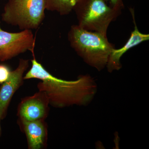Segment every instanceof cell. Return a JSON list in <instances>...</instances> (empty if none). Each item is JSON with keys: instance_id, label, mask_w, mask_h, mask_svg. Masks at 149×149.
Listing matches in <instances>:
<instances>
[{"instance_id": "9c48e42d", "label": "cell", "mask_w": 149, "mask_h": 149, "mask_svg": "<svg viewBox=\"0 0 149 149\" xmlns=\"http://www.w3.org/2000/svg\"><path fill=\"white\" fill-rule=\"evenodd\" d=\"M130 11L135 25L134 29L131 32L130 37L125 45L120 49H117L115 48L110 54L106 67L109 72H110L114 70H119L121 68L122 65L120 62V59L126 52L131 48L149 40V34L141 33L137 27L135 20L134 10L130 8Z\"/></svg>"}, {"instance_id": "7c38bea8", "label": "cell", "mask_w": 149, "mask_h": 149, "mask_svg": "<svg viewBox=\"0 0 149 149\" xmlns=\"http://www.w3.org/2000/svg\"><path fill=\"white\" fill-rule=\"evenodd\" d=\"M106 1H109V6L118 12L121 13V11L124 8L123 0H105Z\"/></svg>"}, {"instance_id": "277c9868", "label": "cell", "mask_w": 149, "mask_h": 149, "mask_svg": "<svg viewBox=\"0 0 149 149\" xmlns=\"http://www.w3.org/2000/svg\"><path fill=\"white\" fill-rule=\"evenodd\" d=\"M45 0H9L2 19L21 30L36 29L45 17Z\"/></svg>"}, {"instance_id": "5b68a950", "label": "cell", "mask_w": 149, "mask_h": 149, "mask_svg": "<svg viewBox=\"0 0 149 149\" xmlns=\"http://www.w3.org/2000/svg\"><path fill=\"white\" fill-rule=\"evenodd\" d=\"M35 42L31 30L9 32L2 29L0 22V61L9 60L27 51L33 53Z\"/></svg>"}, {"instance_id": "3957f363", "label": "cell", "mask_w": 149, "mask_h": 149, "mask_svg": "<svg viewBox=\"0 0 149 149\" xmlns=\"http://www.w3.org/2000/svg\"><path fill=\"white\" fill-rule=\"evenodd\" d=\"M73 10L79 27L106 36L109 24L120 14L105 0H80Z\"/></svg>"}, {"instance_id": "8fae6325", "label": "cell", "mask_w": 149, "mask_h": 149, "mask_svg": "<svg viewBox=\"0 0 149 149\" xmlns=\"http://www.w3.org/2000/svg\"><path fill=\"white\" fill-rule=\"evenodd\" d=\"M11 70L5 64H0V84L4 83L8 79Z\"/></svg>"}, {"instance_id": "ba28073f", "label": "cell", "mask_w": 149, "mask_h": 149, "mask_svg": "<svg viewBox=\"0 0 149 149\" xmlns=\"http://www.w3.org/2000/svg\"><path fill=\"white\" fill-rule=\"evenodd\" d=\"M17 123L21 131L26 135L28 149L46 148L48 125L45 120L26 121L17 120Z\"/></svg>"}, {"instance_id": "52a82bcc", "label": "cell", "mask_w": 149, "mask_h": 149, "mask_svg": "<svg viewBox=\"0 0 149 149\" xmlns=\"http://www.w3.org/2000/svg\"><path fill=\"white\" fill-rule=\"evenodd\" d=\"M29 66L28 60L20 59L17 67L11 71L8 79L1 84L0 87V116L2 120L6 116L13 95L23 84L24 72Z\"/></svg>"}, {"instance_id": "4fadbf2b", "label": "cell", "mask_w": 149, "mask_h": 149, "mask_svg": "<svg viewBox=\"0 0 149 149\" xmlns=\"http://www.w3.org/2000/svg\"><path fill=\"white\" fill-rule=\"evenodd\" d=\"M1 116H0V137H1Z\"/></svg>"}, {"instance_id": "30bf717a", "label": "cell", "mask_w": 149, "mask_h": 149, "mask_svg": "<svg viewBox=\"0 0 149 149\" xmlns=\"http://www.w3.org/2000/svg\"><path fill=\"white\" fill-rule=\"evenodd\" d=\"M80 0H45L46 9L56 11L61 15L69 14Z\"/></svg>"}, {"instance_id": "8992f818", "label": "cell", "mask_w": 149, "mask_h": 149, "mask_svg": "<svg viewBox=\"0 0 149 149\" xmlns=\"http://www.w3.org/2000/svg\"><path fill=\"white\" fill-rule=\"evenodd\" d=\"M49 99L44 91H39L21 100L17 107L18 120L35 121L45 120L49 114Z\"/></svg>"}, {"instance_id": "7a4b0ae2", "label": "cell", "mask_w": 149, "mask_h": 149, "mask_svg": "<svg viewBox=\"0 0 149 149\" xmlns=\"http://www.w3.org/2000/svg\"><path fill=\"white\" fill-rule=\"evenodd\" d=\"M68 36L71 47L87 64L99 71L106 67L110 54L115 48L107 36L73 25Z\"/></svg>"}, {"instance_id": "6da1fadb", "label": "cell", "mask_w": 149, "mask_h": 149, "mask_svg": "<svg viewBox=\"0 0 149 149\" xmlns=\"http://www.w3.org/2000/svg\"><path fill=\"white\" fill-rule=\"evenodd\" d=\"M32 54V67L24 76V80H41L37 88L46 93L50 105L63 108L74 104L85 105L91 102L97 91V85L91 76L80 75L74 81L59 79L46 70Z\"/></svg>"}]
</instances>
